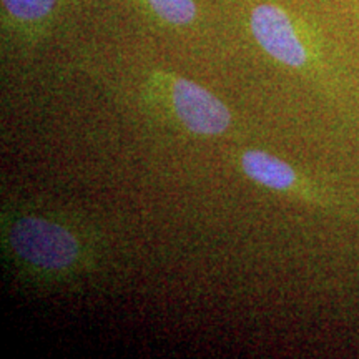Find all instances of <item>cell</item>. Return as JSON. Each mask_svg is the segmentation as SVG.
<instances>
[{"mask_svg": "<svg viewBox=\"0 0 359 359\" xmlns=\"http://www.w3.org/2000/svg\"><path fill=\"white\" fill-rule=\"evenodd\" d=\"M241 163H243L245 173L251 180L273 190H286L296 180V175L290 165L264 151H246Z\"/></svg>", "mask_w": 359, "mask_h": 359, "instance_id": "4", "label": "cell"}, {"mask_svg": "<svg viewBox=\"0 0 359 359\" xmlns=\"http://www.w3.org/2000/svg\"><path fill=\"white\" fill-rule=\"evenodd\" d=\"M156 17L170 25H188L198 15L193 0H147Z\"/></svg>", "mask_w": 359, "mask_h": 359, "instance_id": "6", "label": "cell"}, {"mask_svg": "<svg viewBox=\"0 0 359 359\" xmlns=\"http://www.w3.org/2000/svg\"><path fill=\"white\" fill-rule=\"evenodd\" d=\"M173 107L188 130L198 135H219L230 127V110L213 93L187 79L173 80Z\"/></svg>", "mask_w": 359, "mask_h": 359, "instance_id": "3", "label": "cell"}, {"mask_svg": "<svg viewBox=\"0 0 359 359\" xmlns=\"http://www.w3.org/2000/svg\"><path fill=\"white\" fill-rule=\"evenodd\" d=\"M250 27L255 40L269 57L294 69L306 65V47L291 17L283 8L271 4L255 7L251 12Z\"/></svg>", "mask_w": 359, "mask_h": 359, "instance_id": "2", "label": "cell"}, {"mask_svg": "<svg viewBox=\"0 0 359 359\" xmlns=\"http://www.w3.org/2000/svg\"><path fill=\"white\" fill-rule=\"evenodd\" d=\"M8 245L25 263L42 269H65L79 257V241L67 228L37 217L17 219Z\"/></svg>", "mask_w": 359, "mask_h": 359, "instance_id": "1", "label": "cell"}, {"mask_svg": "<svg viewBox=\"0 0 359 359\" xmlns=\"http://www.w3.org/2000/svg\"><path fill=\"white\" fill-rule=\"evenodd\" d=\"M58 0H2L8 17L20 24H37L50 15Z\"/></svg>", "mask_w": 359, "mask_h": 359, "instance_id": "5", "label": "cell"}]
</instances>
